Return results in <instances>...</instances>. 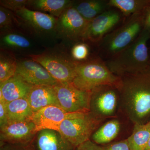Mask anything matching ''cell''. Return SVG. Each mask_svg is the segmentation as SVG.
<instances>
[{
	"instance_id": "obj_1",
	"label": "cell",
	"mask_w": 150,
	"mask_h": 150,
	"mask_svg": "<svg viewBox=\"0 0 150 150\" xmlns=\"http://www.w3.org/2000/svg\"><path fill=\"white\" fill-rule=\"evenodd\" d=\"M121 106L134 125L150 113V67L142 72L121 77L118 87Z\"/></svg>"
},
{
	"instance_id": "obj_2",
	"label": "cell",
	"mask_w": 150,
	"mask_h": 150,
	"mask_svg": "<svg viewBox=\"0 0 150 150\" xmlns=\"http://www.w3.org/2000/svg\"><path fill=\"white\" fill-rule=\"evenodd\" d=\"M150 32L143 29L129 46L105 62L113 74L121 77L142 72L150 67L147 42Z\"/></svg>"
},
{
	"instance_id": "obj_3",
	"label": "cell",
	"mask_w": 150,
	"mask_h": 150,
	"mask_svg": "<svg viewBox=\"0 0 150 150\" xmlns=\"http://www.w3.org/2000/svg\"><path fill=\"white\" fill-rule=\"evenodd\" d=\"M120 81L121 77L113 74L105 62L97 57L78 62L76 76L71 83L79 89L91 92L102 86L118 88Z\"/></svg>"
},
{
	"instance_id": "obj_4",
	"label": "cell",
	"mask_w": 150,
	"mask_h": 150,
	"mask_svg": "<svg viewBox=\"0 0 150 150\" xmlns=\"http://www.w3.org/2000/svg\"><path fill=\"white\" fill-rule=\"evenodd\" d=\"M146 10L129 17L122 25L105 36L98 44L102 55L110 59L135 41L144 29Z\"/></svg>"
},
{
	"instance_id": "obj_5",
	"label": "cell",
	"mask_w": 150,
	"mask_h": 150,
	"mask_svg": "<svg viewBox=\"0 0 150 150\" xmlns=\"http://www.w3.org/2000/svg\"><path fill=\"white\" fill-rule=\"evenodd\" d=\"M28 56L43 66L59 83L72 82L76 76L78 62L67 52L54 49L41 54Z\"/></svg>"
},
{
	"instance_id": "obj_6",
	"label": "cell",
	"mask_w": 150,
	"mask_h": 150,
	"mask_svg": "<svg viewBox=\"0 0 150 150\" xmlns=\"http://www.w3.org/2000/svg\"><path fill=\"white\" fill-rule=\"evenodd\" d=\"M102 121L90 112H79L63 121L58 131L76 148L90 139Z\"/></svg>"
},
{
	"instance_id": "obj_7",
	"label": "cell",
	"mask_w": 150,
	"mask_h": 150,
	"mask_svg": "<svg viewBox=\"0 0 150 150\" xmlns=\"http://www.w3.org/2000/svg\"><path fill=\"white\" fill-rule=\"evenodd\" d=\"M88 23L71 6L57 18L55 33L63 40L72 43H79L82 40Z\"/></svg>"
},
{
	"instance_id": "obj_8",
	"label": "cell",
	"mask_w": 150,
	"mask_h": 150,
	"mask_svg": "<svg viewBox=\"0 0 150 150\" xmlns=\"http://www.w3.org/2000/svg\"><path fill=\"white\" fill-rule=\"evenodd\" d=\"M54 87L60 107L66 112H90L91 91L81 90L72 83H59Z\"/></svg>"
},
{
	"instance_id": "obj_9",
	"label": "cell",
	"mask_w": 150,
	"mask_h": 150,
	"mask_svg": "<svg viewBox=\"0 0 150 150\" xmlns=\"http://www.w3.org/2000/svg\"><path fill=\"white\" fill-rule=\"evenodd\" d=\"M18 26L38 35L55 33L57 18L49 14L26 7L14 12Z\"/></svg>"
},
{
	"instance_id": "obj_10",
	"label": "cell",
	"mask_w": 150,
	"mask_h": 150,
	"mask_svg": "<svg viewBox=\"0 0 150 150\" xmlns=\"http://www.w3.org/2000/svg\"><path fill=\"white\" fill-rule=\"evenodd\" d=\"M119 11L107 10L89 21L83 36V42L98 45L105 35L121 21Z\"/></svg>"
},
{
	"instance_id": "obj_11",
	"label": "cell",
	"mask_w": 150,
	"mask_h": 150,
	"mask_svg": "<svg viewBox=\"0 0 150 150\" xmlns=\"http://www.w3.org/2000/svg\"><path fill=\"white\" fill-rule=\"evenodd\" d=\"M120 98L118 88L105 85L91 91L90 112L96 117L102 119L112 116L117 107Z\"/></svg>"
},
{
	"instance_id": "obj_12",
	"label": "cell",
	"mask_w": 150,
	"mask_h": 150,
	"mask_svg": "<svg viewBox=\"0 0 150 150\" xmlns=\"http://www.w3.org/2000/svg\"><path fill=\"white\" fill-rule=\"evenodd\" d=\"M16 74L32 86H54L59 83L43 66L31 59L17 61Z\"/></svg>"
},
{
	"instance_id": "obj_13",
	"label": "cell",
	"mask_w": 150,
	"mask_h": 150,
	"mask_svg": "<svg viewBox=\"0 0 150 150\" xmlns=\"http://www.w3.org/2000/svg\"><path fill=\"white\" fill-rule=\"evenodd\" d=\"M37 132L32 120L9 122L0 129V143L11 144L32 143Z\"/></svg>"
},
{
	"instance_id": "obj_14",
	"label": "cell",
	"mask_w": 150,
	"mask_h": 150,
	"mask_svg": "<svg viewBox=\"0 0 150 150\" xmlns=\"http://www.w3.org/2000/svg\"><path fill=\"white\" fill-rule=\"evenodd\" d=\"M79 113H69L59 106L51 105L34 112L31 120L35 124L37 133L45 129L58 131L63 121L67 118L74 117Z\"/></svg>"
},
{
	"instance_id": "obj_15",
	"label": "cell",
	"mask_w": 150,
	"mask_h": 150,
	"mask_svg": "<svg viewBox=\"0 0 150 150\" xmlns=\"http://www.w3.org/2000/svg\"><path fill=\"white\" fill-rule=\"evenodd\" d=\"M33 144L36 150H75L76 149L59 131L50 129L38 132Z\"/></svg>"
},
{
	"instance_id": "obj_16",
	"label": "cell",
	"mask_w": 150,
	"mask_h": 150,
	"mask_svg": "<svg viewBox=\"0 0 150 150\" xmlns=\"http://www.w3.org/2000/svg\"><path fill=\"white\" fill-rule=\"evenodd\" d=\"M27 98L33 112L51 105L60 107L54 86H33Z\"/></svg>"
},
{
	"instance_id": "obj_17",
	"label": "cell",
	"mask_w": 150,
	"mask_h": 150,
	"mask_svg": "<svg viewBox=\"0 0 150 150\" xmlns=\"http://www.w3.org/2000/svg\"><path fill=\"white\" fill-rule=\"evenodd\" d=\"M33 86L16 74L0 83V101L6 103L20 98H27Z\"/></svg>"
},
{
	"instance_id": "obj_18",
	"label": "cell",
	"mask_w": 150,
	"mask_h": 150,
	"mask_svg": "<svg viewBox=\"0 0 150 150\" xmlns=\"http://www.w3.org/2000/svg\"><path fill=\"white\" fill-rule=\"evenodd\" d=\"M71 0H28L26 8L31 10L47 12L58 18L68 8L72 6Z\"/></svg>"
},
{
	"instance_id": "obj_19",
	"label": "cell",
	"mask_w": 150,
	"mask_h": 150,
	"mask_svg": "<svg viewBox=\"0 0 150 150\" xmlns=\"http://www.w3.org/2000/svg\"><path fill=\"white\" fill-rule=\"evenodd\" d=\"M9 122L31 120L33 112L27 98H20L6 103Z\"/></svg>"
},
{
	"instance_id": "obj_20",
	"label": "cell",
	"mask_w": 150,
	"mask_h": 150,
	"mask_svg": "<svg viewBox=\"0 0 150 150\" xmlns=\"http://www.w3.org/2000/svg\"><path fill=\"white\" fill-rule=\"evenodd\" d=\"M73 7L87 21H90L98 16L107 10L108 1L85 0L74 1Z\"/></svg>"
},
{
	"instance_id": "obj_21",
	"label": "cell",
	"mask_w": 150,
	"mask_h": 150,
	"mask_svg": "<svg viewBox=\"0 0 150 150\" xmlns=\"http://www.w3.org/2000/svg\"><path fill=\"white\" fill-rule=\"evenodd\" d=\"M30 46L28 39L15 30L1 32V49L23 51L28 49Z\"/></svg>"
},
{
	"instance_id": "obj_22",
	"label": "cell",
	"mask_w": 150,
	"mask_h": 150,
	"mask_svg": "<svg viewBox=\"0 0 150 150\" xmlns=\"http://www.w3.org/2000/svg\"><path fill=\"white\" fill-rule=\"evenodd\" d=\"M150 0H109V7L118 9L123 16L129 17L132 15L146 9Z\"/></svg>"
},
{
	"instance_id": "obj_23",
	"label": "cell",
	"mask_w": 150,
	"mask_h": 150,
	"mask_svg": "<svg viewBox=\"0 0 150 150\" xmlns=\"http://www.w3.org/2000/svg\"><path fill=\"white\" fill-rule=\"evenodd\" d=\"M120 129L119 121L116 120H111L105 123L95 131L91 140L98 145L107 144L117 137Z\"/></svg>"
},
{
	"instance_id": "obj_24",
	"label": "cell",
	"mask_w": 150,
	"mask_h": 150,
	"mask_svg": "<svg viewBox=\"0 0 150 150\" xmlns=\"http://www.w3.org/2000/svg\"><path fill=\"white\" fill-rule=\"evenodd\" d=\"M17 61L12 51L1 48L0 83L12 77L16 74Z\"/></svg>"
},
{
	"instance_id": "obj_25",
	"label": "cell",
	"mask_w": 150,
	"mask_h": 150,
	"mask_svg": "<svg viewBox=\"0 0 150 150\" xmlns=\"http://www.w3.org/2000/svg\"><path fill=\"white\" fill-rule=\"evenodd\" d=\"M150 137V129L146 124L134 125L133 133L127 139L131 150H144Z\"/></svg>"
},
{
	"instance_id": "obj_26",
	"label": "cell",
	"mask_w": 150,
	"mask_h": 150,
	"mask_svg": "<svg viewBox=\"0 0 150 150\" xmlns=\"http://www.w3.org/2000/svg\"><path fill=\"white\" fill-rule=\"evenodd\" d=\"M18 26L13 12L0 6V28L1 32L13 30Z\"/></svg>"
},
{
	"instance_id": "obj_27",
	"label": "cell",
	"mask_w": 150,
	"mask_h": 150,
	"mask_svg": "<svg viewBox=\"0 0 150 150\" xmlns=\"http://www.w3.org/2000/svg\"><path fill=\"white\" fill-rule=\"evenodd\" d=\"M89 53L87 44L84 43H76L72 48L71 56L77 62H83L87 59Z\"/></svg>"
},
{
	"instance_id": "obj_28",
	"label": "cell",
	"mask_w": 150,
	"mask_h": 150,
	"mask_svg": "<svg viewBox=\"0 0 150 150\" xmlns=\"http://www.w3.org/2000/svg\"><path fill=\"white\" fill-rule=\"evenodd\" d=\"M28 0H1L0 6L15 12L26 7Z\"/></svg>"
},
{
	"instance_id": "obj_29",
	"label": "cell",
	"mask_w": 150,
	"mask_h": 150,
	"mask_svg": "<svg viewBox=\"0 0 150 150\" xmlns=\"http://www.w3.org/2000/svg\"><path fill=\"white\" fill-rule=\"evenodd\" d=\"M0 150H36L33 142L28 144H11L0 143Z\"/></svg>"
},
{
	"instance_id": "obj_30",
	"label": "cell",
	"mask_w": 150,
	"mask_h": 150,
	"mask_svg": "<svg viewBox=\"0 0 150 150\" xmlns=\"http://www.w3.org/2000/svg\"><path fill=\"white\" fill-rule=\"evenodd\" d=\"M101 150H131L128 140H123L112 143L105 146L101 147Z\"/></svg>"
},
{
	"instance_id": "obj_31",
	"label": "cell",
	"mask_w": 150,
	"mask_h": 150,
	"mask_svg": "<svg viewBox=\"0 0 150 150\" xmlns=\"http://www.w3.org/2000/svg\"><path fill=\"white\" fill-rule=\"evenodd\" d=\"M8 123L6 103L3 101H0V129L5 126Z\"/></svg>"
},
{
	"instance_id": "obj_32",
	"label": "cell",
	"mask_w": 150,
	"mask_h": 150,
	"mask_svg": "<svg viewBox=\"0 0 150 150\" xmlns=\"http://www.w3.org/2000/svg\"><path fill=\"white\" fill-rule=\"evenodd\" d=\"M75 150H101V147L90 139L79 145Z\"/></svg>"
},
{
	"instance_id": "obj_33",
	"label": "cell",
	"mask_w": 150,
	"mask_h": 150,
	"mask_svg": "<svg viewBox=\"0 0 150 150\" xmlns=\"http://www.w3.org/2000/svg\"><path fill=\"white\" fill-rule=\"evenodd\" d=\"M143 29L150 32V3L145 12L144 25Z\"/></svg>"
},
{
	"instance_id": "obj_34",
	"label": "cell",
	"mask_w": 150,
	"mask_h": 150,
	"mask_svg": "<svg viewBox=\"0 0 150 150\" xmlns=\"http://www.w3.org/2000/svg\"><path fill=\"white\" fill-rule=\"evenodd\" d=\"M144 150H150V137Z\"/></svg>"
},
{
	"instance_id": "obj_35",
	"label": "cell",
	"mask_w": 150,
	"mask_h": 150,
	"mask_svg": "<svg viewBox=\"0 0 150 150\" xmlns=\"http://www.w3.org/2000/svg\"><path fill=\"white\" fill-rule=\"evenodd\" d=\"M146 125L147 126V127H149L150 129V121H149L148 123H146Z\"/></svg>"
}]
</instances>
